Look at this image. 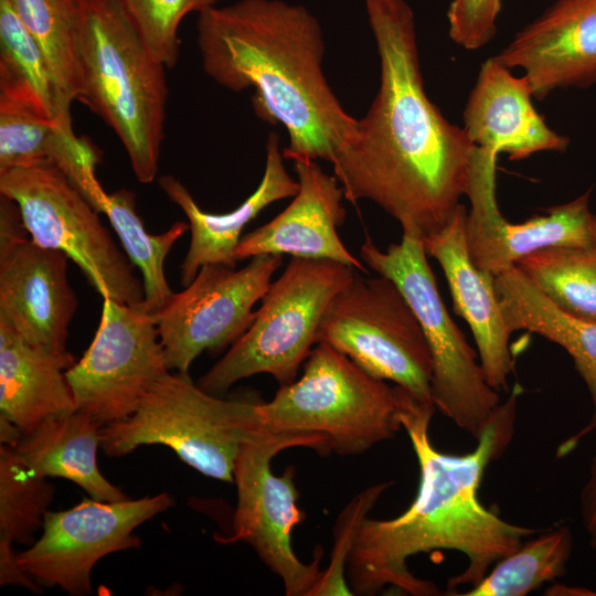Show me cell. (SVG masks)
<instances>
[{"mask_svg":"<svg viewBox=\"0 0 596 596\" xmlns=\"http://www.w3.org/2000/svg\"><path fill=\"white\" fill-rule=\"evenodd\" d=\"M67 260L64 253L36 244L18 205L0 194V322L56 355L72 354L66 342L77 309Z\"/></svg>","mask_w":596,"mask_h":596,"instance_id":"cell-15","label":"cell"},{"mask_svg":"<svg viewBox=\"0 0 596 596\" xmlns=\"http://www.w3.org/2000/svg\"><path fill=\"white\" fill-rule=\"evenodd\" d=\"M363 1L380 87L355 139L333 160L334 175L345 200H370L424 237L443 230L466 195L475 145L426 95L411 6Z\"/></svg>","mask_w":596,"mask_h":596,"instance_id":"cell-2","label":"cell"},{"mask_svg":"<svg viewBox=\"0 0 596 596\" xmlns=\"http://www.w3.org/2000/svg\"><path fill=\"white\" fill-rule=\"evenodd\" d=\"M0 96L73 131L62 118L56 86L42 51L7 0H0Z\"/></svg>","mask_w":596,"mask_h":596,"instance_id":"cell-28","label":"cell"},{"mask_svg":"<svg viewBox=\"0 0 596 596\" xmlns=\"http://www.w3.org/2000/svg\"><path fill=\"white\" fill-rule=\"evenodd\" d=\"M492 57L521 68L538 99L596 83V0H555Z\"/></svg>","mask_w":596,"mask_h":596,"instance_id":"cell-17","label":"cell"},{"mask_svg":"<svg viewBox=\"0 0 596 596\" xmlns=\"http://www.w3.org/2000/svg\"><path fill=\"white\" fill-rule=\"evenodd\" d=\"M402 231L401 242L385 251L366 235L360 257L397 285L416 315L432 353L435 407L477 439L500 404L499 392L488 384L477 353L445 307L422 235L411 227Z\"/></svg>","mask_w":596,"mask_h":596,"instance_id":"cell-8","label":"cell"},{"mask_svg":"<svg viewBox=\"0 0 596 596\" xmlns=\"http://www.w3.org/2000/svg\"><path fill=\"white\" fill-rule=\"evenodd\" d=\"M168 371L156 317L103 298L94 339L65 375L76 409L104 426L130 416Z\"/></svg>","mask_w":596,"mask_h":596,"instance_id":"cell-14","label":"cell"},{"mask_svg":"<svg viewBox=\"0 0 596 596\" xmlns=\"http://www.w3.org/2000/svg\"><path fill=\"white\" fill-rule=\"evenodd\" d=\"M545 595L596 596V593L584 587L566 586L556 583L546 589Z\"/></svg>","mask_w":596,"mask_h":596,"instance_id":"cell-37","label":"cell"},{"mask_svg":"<svg viewBox=\"0 0 596 596\" xmlns=\"http://www.w3.org/2000/svg\"><path fill=\"white\" fill-rule=\"evenodd\" d=\"M257 413L262 428L324 435L332 453L343 456L362 454L402 428L396 386L326 342L310 351L302 375L258 403Z\"/></svg>","mask_w":596,"mask_h":596,"instance_id":"cell-6","label":"cell"},{"mask_svg":"<svg viewBox=\"0 0 596 596\" xmlns=\"http://www.w3.org/2000/svg\"><path fill=\"white\" fill-rule=\"evenodd\" d=\"M524 76L493 57L485 61L464 110V129L471 142L510 160H522L540 151L563 152L568 138L555 132L536 111Z\"/></svg>","mask_w":596,"mask_h":596,"instance_id":"cell-20","label":"cell"},{"mask_svg":"<svg viewBox=\"0 0 596 596\" xmlns=\"http://www.w3.org/2000/svg\"><path fill=\"white\" fill-rule=\"evenodd\" d=\"M77 189L109 220L127 257L142 276L145 296L138 307L156 317L174 294L164 274L166 258L174 243L190 228L189 223L179 221L161 234L148 233L136 212L135 194L128 190L106 192L95 171Z\"/></svg>","mask_w":596,"mask_h":596,"instance_id":"cell-25","label":"cell"},{"mask_svg":"<svg viewBox=\"0 0 596 596\" xmlns=\"http://www.w3.org/2000/svg\"><path fill=\"white\" fill-rule=\"evenodd\" d=\"M395 386L400 421L419 467L418 489L400 515L364 519L348 557L347 582L359 596H373L385 586L412 596L443 595L434 582L415 576L407 561L418 553L454 550L462 553L468 564L448 578L444 595L453 596L461 586L479 584L491 566L540 532L505 521L478 497L487 467L511 444L522 389L517 384L497 406L472 451L451 455L439 451L429 438L435 405Z\"/></svg>","mask_w":596,"mask_h":596,"instance_id":"cell-1","label":"cell"},{"mask_svg":"<svg viewBox=\"0 0 596 596\" xmlns=\"http://www.w3.org/2000/svg\"><path fill=\"white\" fill-rule=\"evenodd\" d=\"M117 1L155 58L171 68L179 56L178 31L182 20L216 6L219 0Z\"/></svg>","mask_w":596,"mask_h":596,"instance_id":"cell-32","label":"cell"},{"mask_svg":"<svg viewBox=\"0 0 596 596\" xmlns=\"http://www.w3.org/2000/svg\"><path fill=\"white\" fill-rule=\"evenodd\" d=\"M102 427L92 416L75 409L47 417L24 434L13 449L39 476L67 479L96 500H128L129 496L108 481L97 466Z\"/></svg>","mask_w":596,"mask_h":596,"instance_id":"cell-24","label":"cell"},{"mask_svg":"<svg viewBox=\"0 0 596 596\" xmlns=\"http://www.w3.org/2000/svg\"><path fill=\"white\" fill-rule=\"evenodd\" d=\"M54 487L28 468L12 447L0 446V567L17 564L14 543L31 545L42 529Z\"/></svg>","mask_w":596,"mask_h":596,"instance_id":"cell-30","label":"cell"},{"mask_svg":"<svg viewBox=\"0 0 596 596\" xmlns=\"http://www.w3.org/2000/svg\"><path fill=\"white\" fill-rule=\"evenodd\" d=\"M517 267L560 309L596 321V214L588 244L544 248Z\"/></svg>","mask_w":596,"mask_h":596,"instance_id":"cell-29","label":"cell"},{"mask_svg":"<svg viewBox=\"0 0 596 596\" xmlns=\"http://www.w3.org/2000/svg\"><path fill=\"white\" fill-rule=\"evenodd\" d=\"M316 342H326L379 380L434 404L433 359L407 299L390 278L354 276L330 301Z\"/></svg>","mask_w":596,"mask_h":596,"instance_id":"cell-10","label":"cell"},{"mask_svg":"<svg viewBox=\"0 0 596 596\" xmlns=\"http://www.w3.org/2000/svg\"><path fill=\"white\" fill-rule=\"evenodd\" d=\"M73 354L56 355L0 322V415L24 434L47 417L76 409L65 371Z\"/></svg>","mask_w":596,"mask_h":596,"instance_id":"cell-23","label":"cell"},{"mask_svg":"<svg viewBox=\"0 0 596 596\" xmlns=\"http://www.w3.org/2000/svg\"><path fill=\"white\" fill-rule=\"evenodd\" d=\"M290 447L332 453L329 438L313 433H275L264 428L244 441L235 460L233 477L237 504L233 534L224 543L249 544L263 563L283 581L287 596H307L321 575V552L310 563L301 562L291 545V532L306 514L297 505L295 469L283 475L272 471V460Z\"/></svg>","mask_w":596,"mask_h":596,"instance_id":"cell-11","label":"cell"},{"mask_svg":"<svg viewBox=\"0 0 596 596\" xmlns=\"http://www.w3.org/2000/svg\"><path fill=\"white\" fill-rule=\"evenodd\" d=\"M258 403L220 398L189 374L168 371L130 416L102 427L100 448L120 457L142 445H164L202 475L231 483L242 444L262 428Z\"/></svg>","mask_w":596,"mask_h":596,"instance_id":"cell-5","label":"cell"},{"mask_svg":"<svg viewBox=\"0 0 596 596\" xmlns=\"http://www.w3.org/2000/svg\"><path fill=\"white\" fill-rule=\"evenodd\" d=\"M582 522L589 532L596 526V454L593 456L586 481L579 494Z\"/></svg>","mask_w":596,"mask_h":596,"instance_id":"cell-35","label":"cell"},{"mask_svg":"<svg viewBox=\"0 0 596 596\" xmlns=\"http://www.w3.org/2000/svg\"><path fill=\"white\" fill-rule=\"evenodd\" d=\"M494 287L510 331L526 330L562 347L587 387L593 413L581 430L558 446L556 457H564L596 428V321L560 309L517 265L496 275Z\"/></svg>","mask_w":596,"mask_h":596,"instance_id":"cell-22","label":"cell"},{"mask_svg":"<svg viewBox=\"0 0 596 596\" xmlns=\"http://www.w3.org/2000/svg\"><path fill=\"white\" fill-rule=\"evenodd\" d=\"M354 276L353 267L332 259L291 257L262 298L251 327L198 385L219 395L259 373L272 375L280 386L294 382L317 343L328 305Z\"/></svg>","mask_w":596,"mask_h":596,"instance_id":"cell-7","label":"cell"},{"mask_svg":"<svg viewBox=\"0 0 596 596\" xmlns=\"http://www.w3.org/2000/svg\"><path fill=\"white\" fill-rule=\"evenodd\" d=\"M573 551L567 526L549 529L526 539L476 586L459 596H524L546 582L554 583L566 573ZM457 595V596H458Z\"/></svg>","mask_w":596,"mask_h":596,"instance_id":"cell-31","label":"cell"},{"mask_svg":"<svg viewBox=\"0 0 596 596\" xmlns=\"http://www.w3.org/2000/svg\"><path fill=\"white\" fill-rule=\"evenodd\" d=\"M205 74L241 92L255 88L256 115L287 130L284 159L327 160L352 142L359 119L341 106L323 71L324 40L315 14L284 0H238L198 14Z\"/></svg>","mask_w":596,"mask_h":596,"instance_id":"cell-3","label":"cell"},{"mask_svg":"<svg viewBox=\"0 0 596 596\" xmlns=\"http://www.w3.org/2000/svg\"><path fill=\"white\" fill-rule=\"evenodd\" d=\"M590 536V545L594 550H596V526L588 532Z\"/></svg>","mask_w":596,"mask_h":596,"instance_id":"cell-38","label":"cell"},{"mask_svg":"<svg viewBox=\"0 0 596 596\" xmlns=\"http://www.w3.org/2000/svg\"><path fill=\"white\" fill-rule=\"evenodd\" d=\"M168 492L124 501L84 499L62 511H47L42 534L17 554L21 570L38 585L73 596L93 592L92 570L108 554L137 549L135 529L173 505Z\"/></svg>","mask_w":596,"mask_h":596,"instance_id":"cell-13","label":"cell"},{"mask_svg":"<svg viewBox=\"0 0 596 596\" xmlns=\"http://www.w3.org/2000/svg\"><path fill=\"white\" fill-rule=\"evenodd\" d=\"M283 159L280 139L272 131L266 143L265 171L257 189L235 210L223 214L203 211L190 191L173 175L158 179L161 190L183 211L189 221L191 238L180 266L183 287L194 279L204 265L236 267L235 251L243 228L269 204L297 194L299 182L288 174Z\"/></svg>","mask_w":596,"mask_h":596,"instance_id":"cell-21","label":"cell"},{"mask_svg":"<svg viewBox=\"0 0 596 596\" xmlns=\"http://www.w3.org/2000/svg\"><path fill=\"white\" fill-rule=\"evenodd\" d=\"M96 156L92 145L77 138L74 131L0 96V171L54 164L72 175Z\"/></svg>","mask_w":596,"mask_h":596,"instance_id":"cell-26","label":"cell"},{"mask_svg":"<svg viewBox=\"0 0 596 596\" xmlns=\"http://www.w3.org/2000/svg\"><path fill=\"white\" fill-rule=\"evenodd\" d=\"M299 190L290 204L268 223L242 236L236 260L256 255L332 259L366 273L342 243L337 228L344 222V192L336 175L315 161H295Z\"/></svg>","mask_w":596,"mask_h":596,"instance_id":"cell-18","label":"cell"},{"mask_svg":"<svg viewBox=\"0 0 596 596\" xmlns=\"http://www.w3.org/2000/svg\"><path fill=\"white\" fill-rule=\"evenodd\" d=\"M0 194L19 207L29 236L78 265L102 298L127 306L143 300L134 265L116 245L99 213L54 164L0 171Z\"/></svg>","mask_w":596,"mask_h":596,"instance_id":"cell-9","label":"cell"},{"mask_svg":"<svg viewBox=\"0 0 596 596\" xmlns=\"http://www.w3.org/2000/svg\"><path fill=\"white\" fill-rule=\"evenodd\" d=\"M501 0H453L447 10L449 36L466 50H478L497 33Z\"/></svg>","mask_w":596,"mask_h":596,"instance_id":"cell-34","label":"cell"},{"mask_svg":"<svg viewBox=\"0 0 596 596\" xmlns=\"http://www.w3.org/2000/svg\"><path fill=\"white\" fill-rule=\"evenodd\" d=\"M78 100L116 134L140 183L157 173L164 139L166 66L150 53L117 0H75Z\"/></svg>","mask_w":596,"mask_h":596,"instance_id":"cell-4","label":"cell"},{"mask_svg":"<svg viewBox=\"0 0 596 596\" xmlns=\"http://www.w3.org/2000/svg\"><path fill=\"white\" fill-rule=\"evenodd\" d=\"M392 485L385 481L365 488L341 511L333 526L330 562L307 596L353 595L345 577L349 554L368 512Z\"/></svg>","mask_w":596,"mask_h":596,"instance_id":"cell-33","label":"cell"},{"mask_svg":"<svg viewBox=\"0 0 596 596\" xmlns=\"http://www.w3.org/2000/svg\"><path fill=\"white\" fill-rule=\"evenodd\" d=\"M283 255L262 254L241 269L202 266L194 279L156 315L169 371L189 374L196 356L232 345L251 327Z\"/></svg>","mask_w":596,"mask_h":596,"instance_id":"cell-12","label":"cell"},{"mask_svg":"<svg viewBox=\"0 0 596 596\" xmlns=\"http://www.w3.org/2000/svg\"><path fill=\"white\" fill-rule=\"evenodd\" d=\"M498 153L475 146L466 195L470 210L465 222L466 246L472 264L498 275L538 251L582 246L593 238L595 214L589 194L547 210L522 223L509 222L500 212L496 193Z\"/></svg>","mask_w":596,"mask_h":596,"instance_id":"cell-16","label":"cell"},{"mask_svg":"<svg viewBox=\"0 0 596 596\" xmlns=\"http://www.w3.org/2000/svg\"><path fill=\"white\" fill-rule=\"evenodd\" d=\"M467 210L461 203L450 222L439 232L424 236L427 256L435 258L446 276L454 310L469 324L479 362L488 384L508 389L514 360L511 331L504 320L494 287V275L478 269L470 260L465 238Z\"/></svg>","mask_w":596,"mask_h":596,"instance_id":"cell-19","label":"cell"},{"mask_svg":"<svg viewBox=\"0 0 596 596\" xmlns=\"http://www.w3.org/2000/svg\"><path fill=\"white\" fill-rule=\"evenodd\" d=\"M23 433L11 421L0 415V444L15 447L21 440Z\"/></svg>","mask_w":596,"mask_h":596,"instance_id":"cell-36","label":"cell"},{"mask_svg":"<svg viewBox=\"0 0 596 596\" xmlns=\"http://www.w3.org/2000/svg\"><path fill=\"white\" fill-rule=\"evenodd\" d=\"M42 51L58 94L63 120L82 93L75 0H7Z\"/></svg>","mask_w":596,"mask_h":596,"instance_id":"cell-27","label":"cell"}]
</instances>
